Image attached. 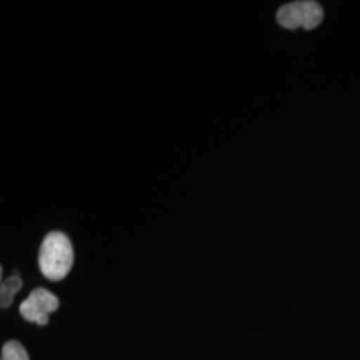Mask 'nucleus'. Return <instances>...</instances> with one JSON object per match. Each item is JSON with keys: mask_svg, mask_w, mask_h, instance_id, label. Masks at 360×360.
I'll use <instances>...</instances> for the list:
<instances>
[{"mask_svg": "<svg viewBox=\"0 0 360 360\" xmlns=\"http://www.w3.org/2000/svg\"><path fill=\"white\" fill-rule=\"evenodd\" d=\"M39 269L52 282L65 279L74 264V248L63 232H50L39 250Z\"/></svg>", "mask_w": 360, "mask_h": 360, "instance_id": "1", "label": "nucleus"}, {"mask_svg": "<svg viewBox=\"0 0 360 360\" xmlns=\"http://www.w3.org/2000/svg\"><path fill=\"white\" fill-rule=\"evenodd\" d=\"M23 285L22 279L18 275L10 276L0 285V306L1 309H8L13 303V296L16 295Z\"/></svg>", "mask_w": 360, "mask_h": 360, "instance_id": "4", "label": "nucleus"}, {"mask_svg": "<svg viewBox=\"0 0 360 360\" xmlns=\"http://www.w3.org/2000/svg\"><path fill=\"white\" fill-rule=\"evenodd\" d=\"M1 360H30L26 348L19 342L11 340L6 343L1 349Z\"/></svg>", "mask_w": 360, "mask_h": 360, "instance_id": "5", "label": "nucleus"}, {"mask_svg": "<svg viewBox=\"0 0 360 360\" xmlns=\"http://www.w3.org/2000/svg\"><path fill=\"white\" fill-rule=\"evenodd\" d=\"M322 6L316 1L300 0L284 4L276 13V20L287 30H314L323 20Z\"/></svg>", "mask_w": 360, "mask_h": 360, "instance_id": "2", "label": "nucleus"}, {"mask_svg": "<svg viewBox=\"0 0 360 360\" xmlns=\"http://www.w3.org/2000/svg\"><path fill=\"white\" fill-rule=\"evenodd\" d=\"M59 309V299L44 288L34 290L20 304V314L28 322L46 326L50 322V314Z\"/></svg>", "mask_w": 360, "mask_h": 360, "instance_id": "3", "label": "nucleus"}]
</instances>
